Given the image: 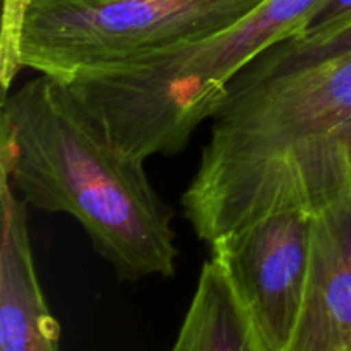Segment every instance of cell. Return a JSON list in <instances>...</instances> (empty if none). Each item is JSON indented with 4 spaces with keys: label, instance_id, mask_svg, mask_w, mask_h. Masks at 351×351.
Instances as JSON below:
<instances>
[{
    "label": "cell",
    "instance_id": "6",
    "mask_svg": "<svg viewBox=\"0 0 351 351\" xmlns=\"http://www.w3.org/2000/svg\"><path fill=\"white\" fill-rule=\"evenodd\" d=\"M0 351H58V324L38 281L26 202L2 173Z\"/></svg>",
    "mask_w": 351,
    "mask_h": 351
},
{
    "label": "cell",
    "instance_id": "5",
    "mask_svg": "<svg viewBox=\"0 0 351 351\" xmlns=\"http://www.w3.org/2000/svg\"><path fill=\"white\" fill-rule=\"evenodd\" d=\"M285 351H351V194L314 215L307 285Z\"/></svg>",
    "mask_w": 351,
    "mask_h": 351
},
{
    "label": "cell",
    "instance_id": "4",
    "mask_svg": "<svg viewBox=\"0 0 351 351\" xmlns=\"http://www.w3.org/2000/svg\"><path fill=\"white\" fill-rule=\"evenodd\" d=\"M314 216L283 213L264 218L211 245L269 351L288 348L307 285Z\"/></svg>",
    "mask_w": 351,
    "mask_h": 351
},
{
    "label": "cell",
    "instance_id": "7",
    "mask_svg": "<svg viewBox=\"0 0 351 351\" xmlns=\"http://www.w3.org/2000/svg\"><path fill=\"white\" fill-rule=\"evenodd\" d=\"M170 351H269L252 315L213 257L202 264L194 297Z\"/></svg>",
    "mask_w": 351,
    "mask_h": 351
},
{
    "label": "cell",
    "instance_id": "1",
    "mask_svg": "<svg viewBox=\"0 0 351 351\" xmlns=\"http://www.w3.org/2000/svg\"><path fill=\"white\" fill-rule=\"evenodd\" d=\"M182 195L211 245L264 218L321 209L351 194V38L293 57L271 47L226 89Z\"/></svg>",
    "mask_w": 351,
    "mask_h": 351
},
{
    "label": "cell",
    "instance_id": "8",
    "mask_svg": "<svg viewBox=\"0 0 351 351\" xmlns=\"http://www.w3.org/2000/svg\"><path fill=\"white\" fill-rule=\"evenodd\" d=\"M350 38L351 0H324L298 33L274 48L293 57H308L331 50Z\"/></svg>",
    "mask_w": 351,
    "mask_h": 351
},
{
    "label": "cell",
    "instance_id": "2",
    "mask_svg": "<svg viewBox=\"0 0 351 351\" xmlns=\"http://www.w3.org/2000/svg\"><path fill=\"white\" fill-rule=\"evenodd\" d=\"M2 173L27 206L72 216L122 281L171 278L173 211L71 86L41 75L3 93Z\"/></svg>",
    "mask_w": 351,
    "mask_h": 351
},
{
    "label": "cell",
    "instance_id": "3",
    "mask_svg": "<svg viewBox=\"0 0 351 351\" xmlns=\"http://www.w3.org/2000/svg\"><path fill=\"white\" fill-rule=\"evenodd\" d=\"M264 0H5L3 93L21 69L67 84L194 45Z\"/></svg>",
    "mask_w": 351,
    "mask_h": 351
}]
</instances>
